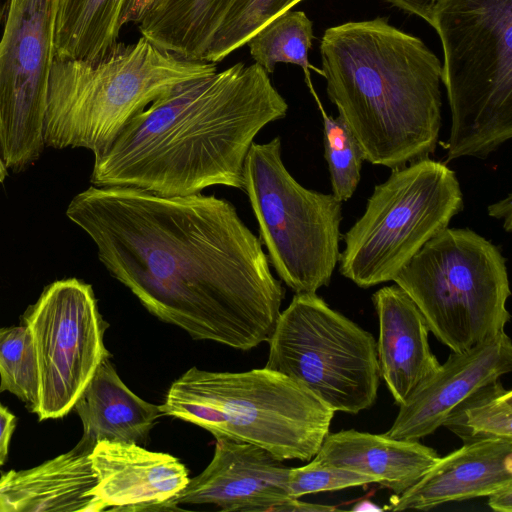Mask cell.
<instances>
[{
  "label": "cell",
  "instance_id": "cell-1",
  "mask_svg": "<svg viewBox=\"0 0 512 512\" xmlns=\"http://www.w3.org/2000/svg\"><path fill=\"white\" fill-rule=\"evenodd\" d=\"M66 216L159 320L244 351L270 339L285 289L230 201L92 185L72 198Z\"/></svg>",
  "mask_w": 512,
  "mask_h": 512
},
{
  "label": "cell",
  "instance_id": "cell-2",
  "mask_svg": "<svg viewBox=\"0 0 512 512\" xmlns=\"http://www.w3.org/2000/svg\"><path fill=\"white\" fill-rule=\"evenodd\" d=\"M287 111L269 74L238 62L175 87L136 114L94 156L90 182L165 196L219 185L243 189L255 137Z\"/></svg>",
  "mask_w": 512,
  "mask_h": 512
},
{
  "label": "cell",
  "instance_id": "cell-3",
  "mask_svg": "<svg viewBox=\"0 0 512 512\" xmlns=\"http://www.w3.org/2000/svg\"><path fill=\"white\" fill-rule=\"evenodd\" d=\"M326 93L364 159L394 169L434 153L442 123V64L386 17L329 27L320 41Z\"/></svg>",
  "mask_w": 512,
  "mask_h": 512
},
{
  "label": "cell",
  "instance_id": "cell-4",
  "mask_svg": "<svg viewBox=\"0 0 512 512\" xmlns=\"http://www.w3.org/2000/svg\"><path fill=\"white\" fill-rule=\"evenodd\" d=\"M217 72L215 63L189 60L143 36L119 42L97 60L55 58L43 138L45 147L104 152L138 113L175 87Z\"/></svg>",
  "mask_w": 512,
  "mask_h": 512
},
{
  "label": "cell",
  "instance_id": "cell-5",
  "mask_svg": "<svg viewBox=\"0 0 512 512\" xmlns=\"http://www.w3.org/2000/svg\"><path fill=\"white\" fill-rule=\"evenodd\" d=\"M159 407L162 415L216 439L256 445L281 461L311 460L334 416L304 385L266 367L238 373L192 367L171 384Z\"/></svg>",
  "mask_w": 512,
  "mask_h": 512
},
{
  "label": "cell",
  "instance_id": "cell-6",
  "mask_svg": "<svg viewBox=\"0 0 512 512\" xmlns=\"http://www.w3.org/2000/svg\"><path fill=\"white\" fill-rule=\"evenodd\" d=\"M451 111L446 160L485 159L512 137V0H439Z\"/></svg>",
  "mask_w": 512,
  "mask_h": 512
},
{
  "label": "cell",
  "instance_id": "cell-7",
  "mask_svg": "<svg viewBox=\"0 0 512 512\" xmlns=\"http://www.w3.org/2000/svg\"><path fill=\"white\" fill-rule=\"evenodd\" d=\"M393 281L453 352L495 338L510 320L506 259L498 246L468 228L436 234Z\"/></svg>",
  "mask_w": 512,
  "mask_h": 512
},
{
  "label": "cell",
  "instance_id": "cell-8",
  "mask_svg": "<svg viewBox=\"0 0 512 512\" xmlns=\"http://www.w3.org/2000/svg\"><path fill=\"white\" fill-rule=\"evenodd\" d=\"M464 208L455 171L429 157L392 169L345 233L340 274L360 288L393 281Z\"/></svg>",
  "mask_w": 512,
  "mask_h": 512
},
{
  "label": "cell",
  "instance_id": "cell-9",
  "mask_svg": "<svg viewBox=\"0 0 512 512\" xmlns=\"http://www.w3.org/2000/svg\"><path fill=\"white\" fill-rule=\"evenodd\" d=\"M243 190L256 217L269 263L295 293L328 286L339 261L342 202L302 186L287 170L281 139L253 143Z\"/></svg>",
  "mask_w": 512,
  "mask_h": 512
},
{
  "label": "cell",
  "instance_id": "cell-10",
  "mask_svg": "<svg viewBox=\"0 0 512 512\" xmlns=\"http://www.w3.org/2000/svg\"><path fill=\"white\" fill-rule=\"evenodd\" d=\"M265 367L299 382L334 412L358 414L377 399L373 335L316 293H295L268 340Z\"/></svg>",
  "mask_w": 512,
  "mask_h": 512
},
{
  "label": "cell",
  "instance_id": "cell-11",
  "mask_svg": "<svg viewBox=\"0 0 512 512\" xmlns=\"http://www.w3.org/2000/svg\"><path fill=\"white\" fill-rule=\"evenodd\" d=\"M21 323L30 331L37 356L39 420L67 415L98 365L110 353L104 345L108 324L92 286L76 278L55 281L27 308Z\"/></svg>",
  "mask_w": 512,
  "mask_h": 512
},
{
  "label": "cell",
  "instance_id": "cell-12",
  "mask_svg": "<svg viewBox=\"0 0 512 512\" xmlns=\"http://www.w3.org/2000/svg\"><path fill=\"white\" fill-rule=\"evenodd\" d=\"M57 0H7L0 39V154L19 172L41 156Z\"/></svg>",
  "mask_w": 512,
  "mask_h": 512
},
{
  "label": "cell",
  "instance_id": "cell-13",
  "mask_svg": "<svg viewBox=\"0 0 512 512\" xmlns=\"http://www.w3.org/2000/svg\"><path fill=\"white\" fill-rule=\"evenodd\" d=\"M290 468L267 450L217 438L209 465L189 480L178 504H213L221 511H282L293 499Z\"/></svg>",
  "mask_w": 512,
  "mask_h": 512
},
{
  "label": "cell",
  "instance_id": "cell-14",
  "mask_svg": "<svg viewBox=\"0 0 512 512\" xmlns=\"http://www.w3.org/2000/svg\"><path fill=\"white\" fill-rule=\"evenodd\" d=\"M511 370L512 343L505 331L467 351H451L439 370L399 406L384 435L418 441L434 433L461 401Z\"/></svg>",
  "mask_w": 512,
  "mask_h": 512
},
{
  "label": "cell",
  "instance_id": "cell-15",
  "mask_svg": "<svg viewBox=\"0 0 512 512\" xmlns=\"http://www.w3.org/2000/svg\"><path fill=\"white\" fill-rule=\"evenodd\" d=\"M91 461L103 511L177 510L176 498L190 480L176 457L132 443L99 441Z\"/></svg>",
  "mask_w": 512,
  "mask_h": 512
},
{
  "label": "cell",
  "instance_id": "cell-16",
  "mask_svg": "<svg viewBox=\"0 0 512 512\" xmlns=\"http://www.w3.org/2000/svg\"><path fill=\"white\" fill-rule=\"evenodd\" d=\"M372 301L379 321L376 343L380 375L396 405L440 368L429 342V327L413 300L398 285L376 291Z\"/></svg>",
  "mask_w": 512,
  "mask_h": 512
},
{
  "label": "cell",
  "instance_id": "cell-17",
  "mask_svg": "<svg viewBox=\"0 0 512 512\" xmlns=\"http://www.w3.org/2000/svg\"><path fill=\"white\" fill-rule=\"evenodd\" d=\"M512 483V441L464 443L410 488L390 499L392 511L430 510L451 501L485 497Z\"/></svg>",
  "mask_w": 512,
  "mask_h": 512
},
{
  "label": "cell",
  "instance_id": "cell-18",
  "mask_svg": "<svg viewBox=\"0 0 512 512\" xmlns=\"http://www.w3.org/2000/svg\"><path fill=\"white\" fill-rule=\"evenodd\" d=\"M85 437L68 452L36 467L0 476V512H100L97 477Z\"/></svg>",
  "mask_w": 512,
  "mask_h": 512
},
{
  "label": "cell",
  "instance_id": "cell-19",
  "mask_svg": "<svg viewBox=\"0 0 512 512\" xmlns=\"http://www.w3.org/2000/svg\"><path fill=\"white\" fill-rule=\"evenodd\" d=\"M439 457L433 448L416 440L350 429L328 433L313 460L372 476L398 495L413 486Z\"/></svg>",
  "mask_w": 512,
  "mask_h": 512
},
{
  "label": "cell",
  "instance_id": "cell-20",
  "mask_svg": "<svg viewBox=\"0 0 512 512\" xmlns=\"http://www.w3.org/2000/svg\"><path fill=\"white\" fill-rule=\"evenodd\" d=\"M73 409L83 425V437L144 446L160 407L134 394L120 379L109 358L96 368Z\"/></svg>",
  "mask_w": 512,
  "mask_h": 512
},
{
  "label": "cell",
  "instance_id": "cell-21",
  "mask_svg": "<svg viewBox=\"0 0 512 512\" xmlns=\"http://www.w3.org/2000/svg\"><path fill=\"white\" fill-rule=\"evenodd\" d=\"M237 0H158L137 24L141 36L177 56L203 61Z\"/></svg>",
  "mask_w": 512,
  "mask_h": 512
},
{
  "label": "cell",
  "instance_id": "cell-22",
  "mask_svg": "<svg viewBox=\"0 0 512 512\" xmlns=\"http://www.w3.org/2000/svg\"><path fill=\"white\" fill-rule=\"evenodd\" d=\"M126 0H57L55 58L97 60L118 43Z\"/></svg>",
  "mask_w": 512,
  "mask_h": 512
},
{
  "label": "cell",
  "instance_id": "cell-23",
  "mask_svg": "<svg viewBox=\"0 0 512 512\" xmlns=\"http://www.w3.org/2000/svg\"><path fill=\"white\" fill-rule=\"evenodd\" d=\"M313 39V23L306 13L290 9L264 24L246 45L254 63L268 74L274 72L278 63L294 64L302 68L310 89H313L309 69L316 68L308 60Z\"/></svg>",
  "mask_w": 512,
  "mask_h": 512
},
{
  "label": "cell",
  "instance_id": "cell-24",
  "mask_svg": "<svg viewBox=\"0 0 512 512\" xmlns=\"http://www.w3.org/2000/svg\"><path fill=\"white\" fill-rule=\"evenodd\" d=\"M442 426L463 443L512 441V391L499 379L483 385L455 406Z\"/></svg>",
  "mask_w": 512,
  "mask_h": 512
},
{
  "label": "cell",
  "instance_id": "cell-25",
  "mask_svg": "<svg viewBox=\"0 0 512 512\" xmlns=\"http://www.w3.org/2000/svg\"><path fill=\"white\" fill-rule=\"evenodd\" d=\"M8 391L36 414L40 380L34 342L24 325L0 328V393Z\"/></svg>",
  "mask_w": 512,
  "mask_h": 512
},
{
  "label": "cell",
  "instance_id": "cell-26",
  "mask_svg": "<svg viewBox=\"0 0 512 512\" xmlns=\"http://www.w3.org/2000/svg\"><path fill=\"white\" fill-rule=\"evenodd\" d=\"M312 93L323 120L324 156L328 165L332 194L343 203L353 196L358 187L364 155L342 118L328 115L315 92Z\"/></svg>",
  "mask_w": 512,
  "mask_h": 512
},
{
  "label": "cell",
  "instance_id": "cell-27",
  "mask_svg": "<svg viewBox=\"0 0 512 512\" xmlns=\"http://www.w3.org/2000/svg\"><path fill=\"white\" fill-rule=\"evenodd\" d=\"M303 0H237L216 33L203 61L217 63L246 45L250 37L279 14Z\"/></svg>",
  "mask_w": 512,
  "mask_h": 512
},
{
  "label": "cell",
  "instance_id": "cell-28",
  "mask_svg": "<svg viewBox=\"0 0 512 512\" xmlns=\"http://www.w3.org/2000/svg\"><path fill=\"white\" fill-rule=\"evenodd\" d=\"M377 483V479L353 470L312 460L307 465L290 468L289 491L293 498Z\"/></svg>",
  "mask_w": 512,
  "mask_h": 512
},
{
  "label": "cell",
  "instance_id": "cell-29",
  "mask_svg": "<svg viewBox=\"0 0 512 512\" xmlns=\"http://www.w3.org/2000/svg\"><path fill=\"white\" fill-rule=\"evenodd\" d=\"M439 0H386L394 7L418 16L425 20L429 25L433 24L434 10Z\"/></svg>",
  "mask_w": 512,
  "mask_h": 512
},
{
  "label": "cell",
  "instance_id": "cell-30",
  "mask_svg": "<svg viewBox=\"0 0 512 512\" xmlns=\"http://www.w3.org/2000/svg\"><path fill=\"white\" fill-rule=\"evenodd\" d=\"M16 427V416L0 402V466L4 464L11 436Z\"/></svg>",
  "mask_w": 512,
  "mask_h": 512
},
{
  "label": "cell",
  "instance_id": "cell-31",
  "mask_svg": "<svg viewBox=\"0 0 512 512\" xmlns=\"http://www.w3.org/2000/svg\"><path fill=\"white\" fill-rule=\"evenodd\" d=\"M158 0H126L121 25L132 23L137 25L153 8Z\"/></svg>",
  "mask_w": 512,
  "mask_h": 512
},
{
  "label": "cell",
  "instance_id": "cell-32",
  "mask_svg": "<svg viewBox=\"0 0 512 512\" xmlns=\"http://www.w3.org/2000/svg\"><path fill=\"white\" fill-rule=\"evenodd\" d=\"M488 497V505L498 512H512V483L502 486Z\"/></svg>",
  "mask_w": 512,
  "mask_h": 512
},
{
  "label": "cell",
  "instance_id": "cell-33",
  "mask_svg": "<svg viewBox=\"0 0 512 512\" xmlns=\"http://www.w3.org/2000/svg\"><path fill=\"white\" fill-rule=\"evenodd\" d=\"M512 203H511V195H508L506 198L491 204L488 206V214L496 219L503 221L504 230L508 233L511 232L512 229Z\"/></svg>",
  "mask_w": 512,
  "mask_h": 512
},
{
  "label": "cell",
  "instance_id": "cell-34",
  "mask_svg": "<svg viewBox=\"0 0 512 512\" xmlns=\"http://www.w3.org/2000/svg\"><path fill=\"white\" fill-rule=\"evenodd\" d=\"M335 507L312 504L299 501L298 498L291 500L284 509V512H312V511H333Z\"/></svg>",
  "mask_w": 512,
  "mask_h": 512
},
{
  "label": "cell",
  "instance_id": "cell-35",
  "mask_svg": "<svg viewBox=\"0 0 512 512\" xmlns=\"http://www.w3.org/2000/svg\"><path fill=\"white\" fill-rule=\"evenodd\" d=\"M8 168L6 167L1 154H0V183L3 182L7 176Z\"/></svg>",
  "mask_w": 512,
  "mask_h": 512
}]
</instances>
